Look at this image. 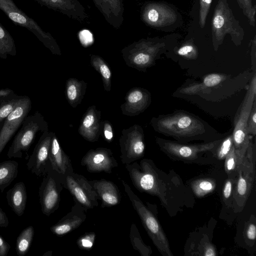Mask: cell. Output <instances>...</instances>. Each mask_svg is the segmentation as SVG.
<instances>
[{"label": "cell", "instance_id": "6da1fadb", "mask_svg": "<svg viewBox=\"0 0 256 256\" xmlns=\"http://www.w3.org/2000/svg\"><path fill=\"white\" fill-rule=\"evenodd\" d=\"M125 167L134 186L140 192L158 197L170 216L194 204L190 188L174 172L167 174L148 158L126 164Z\"/></svg>", "mask_w": 256, "mask_h": 256}, {"label": "cell", "instance_id": "7a4b0ae2", "mask_svg": "<svg viewBox=\"0 0 256 256\" xmlns=\"http://www.w3.org/2000/svg\"><path fill=\"white\" fill-rule=\"evenodd\" d=\"M156 130L182 142L198 139L205 132V126L198 118L184 112L160 116L155 121Z\"/></svg>", "mask_w": 256, "mask_h": 256}, {"label": "cell", "instance_id": "3957f363", "mask_svg": "<svg viewBox=\"0 0 256 256\" xmlns=\"http://www.w3.org/2000/svg\"><path fill=\"white\" fill-rule=\"evenodd\" d=\"M121 182L134 208L156 248L163 256H173L168 239L156 214L151 208L142 202L124 180H121Z\"/></svg>", "mask_w": 256, "mask_h": 256}, {"label": "cell", "instance_id": "277c9868", "mask_svg": "<svg viewBox=\"0 0 256 256\" xmlns=\"http://www.w3.org/2000/svg\"><path fill=\"white\" fill-rule=\"evenodd\" d=\"M212 41L214 50L224 41L226 34L231 36L236 46L241 44L244 32L239 22L236 20L226 0H218L214 8L212 23Z\"/></svg>", "mask_w": 256, "mask_h": 256}, {"label": "cell", "instance_id": "5b68a950", "mask_svg": "<svg viewBox=\"0 0 256 256\" xmlns=\"http://www.w3.org/2000/svg\"><path fill=\"white\" fill-rule=\"evenodd\" d=\"M232 192V205L240 212L251 192L256 179V144L250 140L236 174Z\"/></svg>", "mask_w": 256, "mask_h": 256}, {"label": "cell", "instance_id": "8992f818", "mask_svg": "<svg viewBox=\"0 0 256 256\" xmlns=\"http://www.w3.org/2000/svg\"><path fill=\"white\" fill-rule=\"evenodd\" d=\"M222 140L206 143L186 144L156 138V142L160 150L174 160L185 163H201L204 154H214Z\"/></svg>", "mask_w": 256, "mask_h": 256}, {"label": "cell", "instance_id": "52a82bcc", "mask_svg": "<svg viewBox=\"0 0 256 256\" xmlns=\"http://www.w3.org/2000/svg\"><path fill=\"white\" fill-rule=\"evenodd\" d=\"M22 128L15 136L7 153L8 158H22L28 150L38 132H46V124L38 112L26 117Z\"/></svg>", "mask_w": 256, "mask_h": 256}, {"label": "cell", "instance_id": "ba28073f", "mask_svg": "<svg viewBox=\"0 0 256 256\" xmlns=\"http://www.w3.org/2000/svg\"><path fill=\"white\" fill-rule=\"evenodd\" d=\"M256 100V76L254 74L234 118L232 135L234 145L236 149L248 147L250 144V135L247 134L246 126L254 102Z\"/></svg>", "mask_w": 256, "mask_h": 256}, {"label": "cell", "instance_id": "9c48e42d", "mask_svg": "<svg viewBox=\"0 0 256 256\" xmlns=\"http://www.w3.org/2000/svg\"><path fill=\"white\" fill-rule=\"evenodd\" d=\"M39 188L40 202L42 214L50 216L60 205V193L64 188V178L50 166Z\"/></svg>", "mask_w": 256, "mask_h": 256}, {"label": "cell", "instance_id": "30bf717a", "mask_svg": "<svg viewBox=\"0 0 256 256\" xmlns=\"http://www.w3.org/2000/svg\"><path fill=\"white\" fill-rule=\"evenodd\" d=\"M64 188L69 190L76 202L86 209L98 206V197L88 180L74 172L64 178Z\"/></svg>", "mask_w": 256, "mask_h": 256}, {"label": "cell", "instance_id": "8fae6325", "mask_svg": "<svg viewBox=\"0 0 256 256\" xmlns=\"http://www.w3.org/2000/svg\"><path fill=\"white\" fill-rule=\"evenodd\" d=\"M32 108V101L24 96L22 102L6 118L0 130V154L8 142L22 126Z\"/></svg>", "mask_w": 256, "mask_h": 256}, {"label": "cell", "instance_id": "7c38bea8", "mask_svg": "<svg viewBox=\"0 0 256 256\" xmlns=\"http://www.w3.org/2000/svg\"><path fill=\"white\" fill-rule=\"evenodd\" d=\"M52 134L44 132L36 145L26 166L37 176L46 174L50 166L49 153Z\"/></svg>", "mask_w": 256, "mask_h": 256}, {"label": "cell", "instance_id": "4fadbf2b", "mask_svg": "<svg viewBox=\"0 0 256 256\" xmlns=\"http://www.w3.org/2000/svg\"><path fill=\"white\" fill-rule=\"evenodd\" d=\"M81 166L89 172L110 174L118 164L111 151L106 148L90 150L82 159Z\"/></svg>", "mask_w": 256, "mask_h": 256}, {"label": "cell", "instance_id": "5bb4252c", "mask_svg": "<svg viewBox=\"0 0 256 256\" xmlns=\"http://www.w3.org/2000/svg\"><path fill=\"white\" fill-rule=\"evenodd\" d=\"M0 10L16 24L27 28L40 40L47 38L36 22L19 9L13 0H0Z\"/></svg>", "mask_w": 256, "mask_h": 256}, {"label": "cell", "instance_id": "9a60e30c", "mask_svg": "<svg viewBox=\"0 0 256 256\" xmlns=\"http://www.w3.org/2000/svg\"><path fill=\"white\" fill-rule=\"evenodd\" d=\"M86 212V208L75 202L70 212L50 227L51 232L60 236L73 231L85 221Z\"/></svg>", "mask_w": 256, "mask_h": 256}, {"label": "cell", "instance_id": "2e32d148", "mask_svg": "<svg viewBox=\"0 0 256 256\" xmlns=\"http://www.w3.org/2000/svg\"><path fill=\"white\" fill-rule=\"evenodd\" d=\"M102 202V207H111L120 204L121 200L118 188L112 182L105 179L88 180Z\"/></svg>", "mask_w": 256, "mask_h": 256}, {"label": "cell", "instance_id": "e0dca14e", "mask_svg": "<svg viewBox=\"0 0 256 256\" xmlns=\"http://www.w3.org/2000/svg\"><path fill=\"white\" fill-rule=\"evenodd\" d=\"M49 160L52 168L64 178L74 172L70 159L62 150L54 135L52 136Z\"/></svg>", "mask_w": 256, "mask_h": 256}, {"label": "cell", "instance_id": "ac0fdd59", "mask_svg": "<svg viewBox=\"0 0 256 256\" xmlns=\"http://www.w3.org/2000/svg\"><path fill=\"white\" fill-rule=\"evenodd\" d=\"M8 206L18 216H22L26 209L27 193L24 184L20 182L16 183L6 194Z\"/></svg>", "mask_w": 256, "mask_h": 256}, {"label": "cell", "instance_id": "d6986e66", "mask_svg": "<svg viewBox=\"0 0 256 256\" xmlns=\"http://www.w3.org/2000/svg\"><path fill=\"white\" fill-rule=\"evenodd\" d=\"M228 76L224 74H210L206 76L201 83H194L182 88L180 92L186 94H196L208 88L216 87L226 80Z\"/></svg>", "mask_w": 256, "mask_h": 256}, {"label": "cell", "instance_id": "ffe728a7", "mask_svg": "<svg viewBox=\"0 0 256 256\" xmlns=\"http://www.w3.org/2000/svg\"><path fill=\"white\" fill-rule=\"evenodd\" d=\"M148 20L160 26H164L174 23L176 19L175 12L170 8L162 4L150 9L148 12Z\"/></svg>", "mask_w": 256, "mask_h": 256}, {"label": "cell", "instance_id": "44dd1931", "mask_svg": "<svg viewBox=\"0 0 256 256\" xmlns=\"http://www.w3.org/2000/svg\"><path fill=\"white\" fill-rule=\"evenodd\" d=\"M18 162L8 160L0 163V190H4L17 177L18 174Z\"/></svg>", "mask_w": 256, "mask_h": 256}, {"label": "cell", "instance_id": "7402d4cb", "mask_svg": "<svg viewBox=\"0 0 256 256\" xmlns=\"http://www.w3.org/2000/svg\"><path fill=\"white\" fill-rule=\"evenodd\" d=\"M248 147L236 149L233 144L224 158V170L228 175L234 174L236 176L237 170L244 157Z\"/></svg>", "mask_w": 256, "mask_h": 256}, {"label": "cell", "instance_id": "603a6c76", "mask_svg": "<svg viewBox=\"0 0 256 256\" xmlns=\"http://www.w3.org/2000/svg\"><path fill=\"white\" fill-rule=\"evenodd\" d=\"M16 54V46L12 37L0 23V58L6 59L8 55Z\"/></svg>", "mask_w": 256, "mask_h": 256}, {"label": "cell", "instance_id": "cb8c5ba5", "mask_svg": "<svg viewBox=\"0 0 256 256\" xmlns=\"http://www.w3.org/2000/svg\"><path fill=\"white\" fill-rule=\"evenodd\" d=\"M34 228L30 226L18 235L16 241V250L19 256H24L28 252L34 236Z\"/></svg>", "mask_w": 256, "mask_h": 256}, {"label": "cell", "instance_id": "d4e9b609", "mask_svg": "<svg viewBox=\"0 0 256 256\" xmlns=\"http://www.w3.org/2000/svg\"><path fill=\"white\" fill-rule=\"evenodd\" d=\"M24 96L14 93L10 96L0 98V130L6 118L22 102Z\"/></svg>", "mask_w": 256, "mask_h": 256}, {"label": "cell", "instance_id": "484cf974", "mask_svg": "<svg viewBox=\"0 0 256 256\" xmlns=\"http://www.w3.org/2000/svg\"><path fill=\"white\" fill-rule=\"evenodd\" d=\"M190 190L196 197L201 198L212 192L216 188V182L210 178H202L193 180L190 184Z\"/></svg>", "mask_w": 256, "mask_h": 256}, {"label": "cell", "instance_id": "4316f807", "mask_svg": "<svg viewBox=\"0 0 256 256\" xmlns=\"http://www.w3.org/2000/svg\"><path fill=\"white\" fill-rule=\"evenodd\" d=\"M130 238L134 249L138 251L141 256H149L152 254L151 248L144 242L138 230L134 224L131 225Z\"/></svg>", "mask_w": 256, "mask_h": 256}, {"label": "cell", "instance_id": "83f0119b", "mask_svg": "<svg viewBox=\"0 0 256 256\" xmlns=\"http://www.w3.org/2000/svg\"><path fill=\"white\" fill-rule=\"evenodd\" d=\"M234 144L232 134L221 140L213 155L218 160H224Z\"/></svg>", "mask_w": 256, "mask_h": 256}, {"label": "cell", "instance_id": "f1b7e54d", "mask_svg": "<svg viewBox=\"0 0 256 256\" xmlns=\"http://www.w3.org/2000/svg\"><path fill=\"white\" fill-rule=\"evenodd\" d=\"M244 14L248 18L251 26H255L256 6H252V0H237Z\"/></svg>", "mask_w": 256, "mask_h": 256}, {"label": "cell", "instance_id": "f546056e", "mask_svg": "<svg viewBox=\"0 0 256 256\" xmlns=\"http://www.w3.org/2000/svg\"><path fill=\"white\" fill-rule=\"evenodd\" d=\"M179 56L187 59H196L198 56L196 47L192 42H187L182 44L176 50Z\"/></svg>", "mask_w": 256, "mask_h": 256}, {"label": "cell", "instance_id": "4dcf8cb0", "mask_svg": "<svg viewBox=\"0 0 256 256\" xmlns=\"http://www.w3.org/2000/svg\"><path fill=\"white\" fill-rule=\"evenodd\" d=\"M95 238L96 234L94 232L84 233L78 239L77 246L81 250H90L94 245Z\"/></svg>", "mask_w": 256, "mask_h": 256}, {"label": "cell", "instance_id": "1f68e13d", "mask_svg": "<svg viewBox=\"0 0 256 256\" xmlns=\"http://www.w3.org/2000/svg\"><path fill=\"white\" fill-rule=\"evenodd\" d=\"M212 2V0H200L199 24L201 28H203L205 26L206 18Z\"/></svg>", "mask_w": 256, "mask_h": 256}, {"label": "cell", "instance_id": "d6a6232c", "mask_svg": "<svg viewBox=\"0 0 256 256\" xmlns=\"http://www.w3.org/2000/svg\"><path fill=\"white\" fill-rule=\"evenodd\" d=\"M246 132L249 135L256 134V100L254 102L246 126Z\"/></svg>", "mask_w": 256, "mask_h": 256}, {"label": "cell", "instance_id": "836d02e7", "mask_svg": "<svg viewBox=\"0 0 256 256\" xmlns=\"http://www.w3.org/2000/svg\"><path fill=\"white\" fill-rule=\"evenodd\" d=\"M236 178H230L225 182L222 189V198L224 201L227 203L228 201L232 198V192L234 186L236 182Z\"/></svg>", "mask_w": 256, "mask_h": 256}, {"label": "cell", "instance_id": "e575fe53", "mask_svg": "<svg viewBox=\"0 0 256 256\" xmlns=\"http://www.w3.org/2000/svg\"><path fill=\"white\" fill-rule=\"evenodd\" d=\"M152 57L147 54L140 53L134 59V62L138 65H146L152 62Z\"/></svg>", "mask_w": 256, "mask_h": 256}, {"label": "cell", "instance_id": "d590c367", "mask_svg": "<svg viewBox=\"0 0 256 256\" xmlns=\"http://www.w3.org/2000/svg\"><path fill=\"white\" fill-rule=\"evenodd\" d=\"M246 238L250 240H255L256 238V226L254 223L249 224L246 229Z\"/></svg>", "mask_w": 256, "mask_h": 256}, {"label": "cell", "instance_id": "8d00e7d4", "mask_svg": "<svg viewBox=\"0 0 256 256\" xmlns=\"http://www.w3.org/2000/svg\"><path fill=\"white\" fill-rule=\"evenodd\" d=\"M144 98V94L140 90H134L128 96V100L131 103H136Z\"/></svg>", "mask_w": 256, "mask_h": 256}, {"label": "cell", "instance_id": "74e56055", "mask_svg": "<svg viewBox=\"0 0 256 256\" xmlns=\"http://www.w3.org/2000/svg\"><path fill=\"white\" fill-rule=\"evenodd\" d=\"M80 38L82 44H88L92 41V34L88 30H84L80 33Z\"/></svg>", "mask_w": 256, "mask_h": 256}, {"label": "cell", "instance_id": "f35d334b", "mask_svg": "<svg viewBox=\"0 0 256 256\" xmlns=\"http://www.w3.org/2000/svg\"><path fill=\"white\" fill-rule=\"evenodd\" d=\"M10 248V244L0 235V256H6Z\"/></svg>", "mask_w": 256, "mask_h": 256}, {"label": "cell", "instance_id": "ab89813d", "mask_svg": "<svg viewBox=\"0 0 256 256\" xmlns=\"http://www.w3.org/2000/svg\"><path fill=\"white\" fill-rule=\"evenodd\" d=\"M9 224L8 218L4 212L0 208V227L6 228Z\"/></svg>", "mask_w": 256, "mask_h": 256}, {"label": "cell", "instance_id": "60d3db41", "mask_svg": "<svg viewBox=\"0 0 256 256\" xmlns=\"http://www.w3.org/2000/svg\"><path fill=\"white\" fill-rule=\"evenodd\" d=\"M67 95L70 100H75L77 96V90L74 84L70 86L67 90Z\"/></svg>", "mask_w": 256, "mask_h": 256}, {"label": "cell", "instance_id": "b9f144b4", "mask_svg": "<svg viewBox=\"0 0 256 256\" xmlns=\"http://www.w3.org/2000/svg\"><path fill=\"white\" fill-rule=\"evenodd\" d=\"M100 71L104 78L108 80L110 78L111 72L110 70L106 64H102L100 67Z\"/></svg>", "mask_w": 256, "mask_h": 256}, {"label": "cell", "instance_id": "7bdbcfd3", "mask_svg": "<svg viewBox=\"0 0 256 256\" xmlns=\"http://www.w3.org/2000/svg\"><path fill=\"white\" fill-rule=\"evenodd\" d=\"M94 118L92 114H88L84 118L83 121V125L86 128H90L94 122Z\"/></svg>", "mask_w": 256, "mask_h": 256}, {"label": "cell", "instance_id": "ee69618b", "mask_svg": "<svg viewBox=\"0 0 256 256\" xmlns=\"http://www.w3.org/2000/svg\"><path fill=\"white\" fill-rule=\"evenodd\" d=\"M14 92L8 88L0 89V98L7 97L13 94Z\"/></svg>", "mask_w": 256, "mask_h": 256}, {"label": "cell", "instance_id": "f6af8a7d", "mask_svg": "<svg viewBox=\"0 0 256 256\" xmlns=\"http://www.w3.org/2000/svg\"><path fill=\"white\" fill-rule=\"evenodd\" d=\"M104 136L108 140H110L113 137L112 128L110 126H106L104 131Z\"/></svg>", "mask_w": 256, "mask_h": 256}, {"label": "cell", "instance_id": "bcb514c9", "mask_svg": "<svg viewBox=\"0 0 256 256\" xmlns=\"http://www.w3.org/2000/svg\"><path fill=\"white\" fill-rule=\"evenodd\" d=\"M52 254V251H48V252H45L44 254H43V256H50Z\"/></svg>", "mask_w": 256, "mask_h": 256}, {"label": "cell", "instance_id": "7dc6e473", "mask_svg": "<svg viewBox=\"0 0 256 256\" xmlns=\"http://www.w3.org/2000/svg\"><path fill=\"white\" fill-rule=\"evenodd\" d=\"M53 2H56L58 1V0H50Z\"/></svg>", "mask_w": 256, "mask_h": 256}]
</instances>
